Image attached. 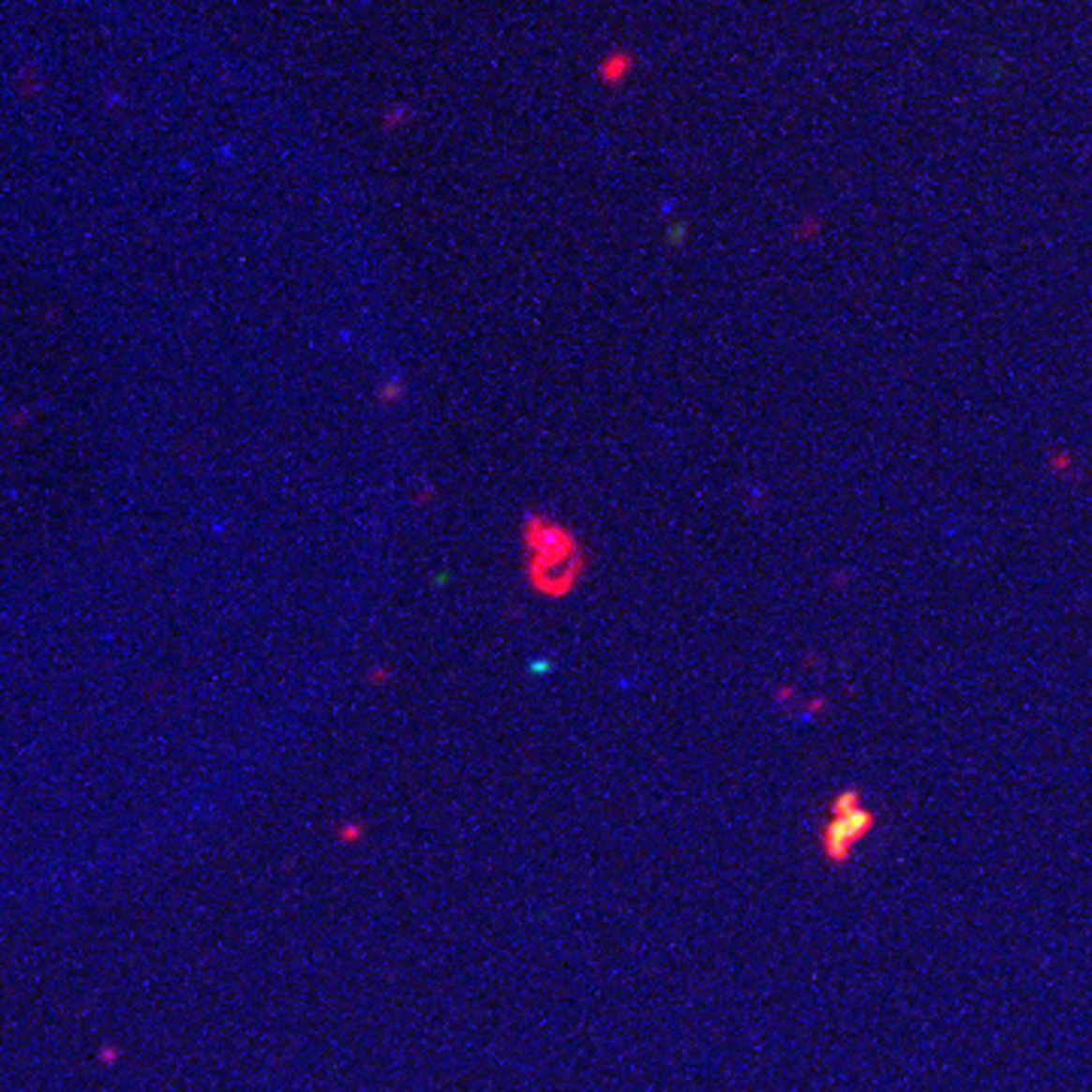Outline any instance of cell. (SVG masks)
Wrapping results in <instances>:
<instances>
[{
    "label": "cell",
    "instance_id": "obj_1",
    "mask_svg": "<svg viewBox=\"0 0 1092 1092\" xmlns=\"http://www.w3.org/2000/svg\"><path fill=\"white\" fill-rule=\"evenodd\" d=\"M522 574L529 589L544 601H564L583 583L589 559L586 546L571 525L541 510L522 519Z\"/></svg>",
    "mask_w": 1092,
    "mask_h": 1092
},
{
    "label": "cell",
    "instance_id": "obj_2",
    "mask_svg": "<svg viewBox=\"0 0 1092 1092\" xmlns=\"http://www.w3.org/2000/svg\"><path fill=\"white\" fill-rule=\"evenodd\" d=\"M874 829H877V814L865 804V795L856 786H844L831 795L829 816L822 819L816 831V850L831 871H841L853 862L856 850L862 846Z\"/></svg>",
    "mask_w": 1092,
    "mask_h": 1092
}]
</instances>
